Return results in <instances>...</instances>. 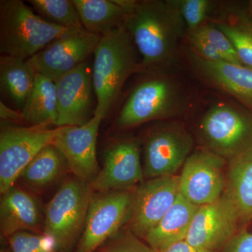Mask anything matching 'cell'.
Listing matches in <instances>:
<instances>
[{
	"instance_id": "f546056e",
	"label": "cell",
	"mask_w": 252,
	"mask_h": 252,
	"mask_svg": "<svg viewBox=\"0 0 252 252\" xmlns=\"http://www.w3.org/2000/svg\"><path fill=\"white\" fill-rule=\"evenodd\" d=\"M189 41L194 54L209 61H223L220 53L201 34L195 31H189Z\"/></svg>"
},
{
	"instance_id": "9c48e42d",
	"label": "cell",
	"mask_w": 252,
	"mask_h": 252,
	"mask_svg": "<svg viewBox=\"0 0 252 252\" xmlns=\"http://www.w3.org/2000/svg\"><path fill=\"white\" fill-rule=\"evenodd\" d=\"M180 105V94L171 81L163 78L147 79L131 93L119 113L117 125L127 128L167 118Z\"/></svg>"
},
{
	"instance_id": "4fadbf2b",
	"label": "cell",
	"mask_w": 252,
	"mask_h": 252,
	"mask_svg": "<svg viewBox=\"0 0 252 252\" xmlns=\"http://www.w3.org/2000/svg\"><path fill=\"white\" fill-rule=\"evenodd\" d=\"M238 210L224 193L216 201L199 207L185 240L195 248L216 252L237 233Z\"/></svg>"
},
{
	"instance_id": "d590c367",
	"label": "cell",
	"mask_w": 252,
	"mask_h": 252,
	"mask_svg": "<svg viewBox=\"0 0 252 252\" xmlns=\"http://www.w3.org/2000/svg\"><path fill=\"white\" fill-rule=\"evenodd\" d=\"M1 252H6V251H1Z\"/></svg>"
},
{
	"instance_id": "f1b7e54d",
	"label": "cell",
	"mask_w": 252,
	"mask_h": 252,
	"mask_svg": "<svg viewBox=\"0 0 252 252\" xmlns=\"http://www.w3.org/2000/svg\"><path fill=\"white\" fill-rule=\"evenodd\" d=\"M195 31L204 36L217 50L223 61L233 64H243L229 38L216 26H201Z\"/></svg>"
},
{
	"instance_id": "7c38bea8",
	"label": "cell",
	"mask_w": 252,
	"mask_h": 252,
	"mask_svg": "<svg viewBox=\"0 0 252 252\" xmlns=\"http://www.w3.org/2000/svg\"><path fill=\"white\" fill-rule=\"evenodd\" d=\"M193 145L190 135L177 124L152 131L144 145V176L153 179L176 175L190 155Z\"/></svg>"
},
{
	"instance_id": "52a82bcc",
	"label": "cell",
	"mask_w": 252,
	"mask_h": 252,
	"mask_svg": "<svg viewBox=\"0 0 252 252\" xmlns=\"http://www.w3.org/2000/svg\"><path fill=\"white\" fill-rule=\"evenodd\" d=\"M135 189L93 195L78 252H94L128 221Z\"/></svg>"
},
{
	"instance_id": "d4e9b609",
	"label": "cell",
	"mask_w": 252,
	"mask_h": 252,
	"mask_svg": "<svg viewBox=\"0 0 252 252\" xmlns=\"http://www.w3.org/2000/svg\"><path fill=\"white\" fill-rule=\"evenodd\" d=\"M28 2L49 22L68 29H84L72 0H29Z\"/></svg>"
},
{
	"instance_id": "1f68e13d",
	"label": "cell",
	"mask_w": 252,
	"mask_h": 252,
	"mask_svg": "<svg viewBox=\"0 0 252 252\" xmlns=\"http://www.w3.org/2000/svg\"><path fill=\"white\" fill-rule=\"evenodd\" d=\"M223 252H252V233L243 230L225 245Z\"/></svg>"
},
{
	"instance_id": "7402d4cb",
	"label": "cell",
	"mask_w": 252,
	"mask_h": 252,
	"mask_svg": "<svg viewBox=\"0 0 252 252\" xmlns=\"http://www.w3.org/2000/svg\"><path fill=\"white\" fill-rule=\"evenodd\" d=\"M83 27L89 32L101 36L120 27L126 13L112 0H72Z\"/></svg>"
},
{
	"instance_id": "5b68a950",
	"label": "cell",
	"mask_w": 252,
	"mask_h": 252,
	"mask_svg": "<svg viewBox=\"0 0 252 252\" xmlns=\"http://www.w3.org/2000/svg\"><path fill=\"white\" fill-rule=\"evenodd\" d=\"M50 126H1L0 132V192L14 187L23 170L46 146L52 144L64 127Z\"/></svg>"
},
{
	"instance_id": "44dd1931",
	"label": "cell",
	"mask_w": 252,
	"mask_h": 252,
	"mask_svg": "<svg viewBox=\"0 0 252 252\" xmlns=\"http://www.w3.org/2000/svg\"><path fill=\"white\" fill-rule=\"evenodd\" d=\"M36 72L28 60L6 55L0 57V89L23 110L31 94Z\"/></svg>"
},
{
	"instance_id": "e575fe53",
	"label": "cell",
	"mask_w": 252,
	"mask_h": 252,
	"mask_svg": "<svg viewBox=\"0 0 252 252\" xmlns=\"http://www.w3.org/2000/svg\"><path fill=\"white\" fill-rule=\"evenodd\" d=\"M250 9H251V12L252 14V1H250Z\"/></svg>"
},
{
	"instance_id": "d6986e66",
	"label": "cell",
	"mask_w": 252,
	"mask_h": 252,
	"mask_svg": "<svg viewBox=\"0 0 252 252\" xmlns=\"http://www.w3.org/2000/svg\"><path fill=\"white\" fill-rule=\"evenodd\" d=\"M198 208L180 194L166 215L144 237L149 246L159 252L185 240Z\"/></svg>"
},
{
	"instance_id": "30bf717a",
	"label": "cell",
	"mask_w": 252,
	"mask_h": 252,
	"mask_svg": "<svg viewBox=\"0 0 252 252\" xmlns=\"http://www.w3.org/2000/svg\"><path fill=\"white\" fill-rule=\"evenodd\" d=\"M102 36L84 29L73 30L50 43L28 60L38 74L56 82L94 54Z\"/></svg>"
},
{
	"instance_id": "cb8c5ba5",
	"label": "cell",
	"mask_w": 252,
	"mask_h": 252,
	"mask_svg": "<svg viewBox=\"0 0 252 252\" xmlns=\"http://www.w3.org/2000/svg\"><path fill=\"white\" fill-rule=\"evenodd\" d=\"M66 169L69 167L65 158L59 149L51 144L34 158L20 177L28 187L41 190L54 183Z\"/></svg>"
},
{
	"instance_id": "ba28073f",
	"label": "cell",
	"mask_w": 252,
	"mask_h": 252,
	"mask_svg": "<svg viewBox=\"0 0 252 252\" xmlns=\"http://www.w3.org/2000/svg\"><path fill=\"white\" fill-rule=\"evenodd\" d=\"M225 165L226 159L208 149L190 154L180 175L181 195L199 207L216 201L226 189Z\"/></svg>"
},
{
	"instance_id": "4316f807",
	"label": "cell",
	"mask_w": 252,
	"mask_h": 252,
	"mask_svg": "<svg viewBox=\"0 0 252 252\" xmlns=\"http://www.w3.org/2000/svg\"><path fill=\"white\" fill-rule=\"evenodd\" d=\"M8 240L12 252H55L57 248L54 239L45 233L18 232L9 237Z\"/></svg>"
},
{
	"instance_id": "4dcf8cb0",
	"label": "cell",
	"mask_w": 252,
	"mask_h": 252,
	"mask_svg": "<svg viewBox=\"0 0 252 252\" xmlns=\"http://www.w3.org/2000/svg\"><path fill=\"white\" fill-rule=\"evenodd\" d=\"M100 252H157L151 247L141 243L131 235H124L117 238L110 246Z\"/></svg>"
},
{
	"instance_id": "277c9868",
	"label": "cell",
	"mask_w": 252,
	"mask_h": 252,
	"mask_svg": "<svg viewBox=\"0 0 252 252\" xmlns=\"http://www.w3.org/2000/svg\"><path fill=\"white\" fill-rule=\"evenodd\" d=\"M207 149L231 160L252 148V112L227 103L214 105L199 125Z\"/></svg>"
},
{
	"instance_id": "8fae6325",
	"label": "cell",
	"mask_w": 252,
	"mask_h": 252,
	"mask_svg": "<svg viewBox=\"0 0 252 252\" xmlns=\"http://www.w3.org/2000/svg\"><path fill=\"white\" fill-rule=\"evenodd\" d=\"M180 191V175L149 179L135 189L129 217V228L144 238L158 224L175 203Z\"/></svg>"
},
{
	"instance_id": "6da1fadb",
	"label": "cell",
	"mask_w": 252,
	"mask_h": 252,
	"mask_svg": "<svg viewBox=\"0 0 252 252\" xmlns=\"http://www.w3.org/2000/svg\"><path fill=\"white\" fill-rule=\"evenodd\" d=\"M124 26L142 57L144 68L170 62L185 23L172 1H127Z\"/></svg>"
},
{
	"instance_id": "603a6c76",
	"label": "cell",
	"mask_w": 252,
	"mask_h": 252,
	"mask_svg": "<svg viewBox=\"0 0 252 252\" xmlns=\"http://www.w3.org/2000/svg\"><path fill=\"white\" fill-rule=\"evenodd\" d=\"M56 84L36 73L35 83L22 114L23 120L32 126H56L58 118Z\"/></svg>"
},
{
	"instance_id": "2e32d148",
	"label": "cell",
	"mask_w": 252,
	"mask_h": 252,
	"mask_svg": "<svg viewBox=\"0 0 252 252\" xmlns=\"http://www.w3.org/2000/svg\"><path fill=\"white\" fill-rule=\"evenodd\" d=\"M56 127L81 126L91 120L93 107L92 72L87 61L56 81Z\"/></svg>"
},
{
	"instance_id": "7a4b0ae2",
	"label": "cell",
	"mask_w": 252,
	"mask_h": 252,
	"mask_svg": "<svg viewBox=\"0 0 252 252\" xmlns=\"http://www.w3.org/2000/svg\"><path fill=\"white\" fill-rule=\"evenodd\" d=\"M135 43L124 24L102 36L94 52L93 85L97 103L94 115L104 119L124 83L137 69Z\"/></svg>"
},
{
	"instance_id": "9a60e30c",
	"label": "cell",
	"mask_w": 252,
	"mask_h": 252,
	"mask_svg": "<svg viewBox=\"0 0 252 252\" xmlns=\"http://www.w3.org/2000/svg\"><path fill=\"white\" fill-rule=\"evenodd\" d=\"M144 176L139 144L132 139L121 140L106 151L103 166L90 187L97 193L127 190L142 182Z\"/></svg>"
},
{
	"instance_id": "e0dca14e",
	"label": "cell",
	"mask_w": 252,
	"mask_h": 252,
	"mask_svg": "<svg viewBox=\"0 0 252 252\" xmlns=\"http://www.w3.org/2000/svg\"><path fill=\"white\" fill-rule=\"evenodd\" d=\"M195 70L213 85L238 99L252 111V68L226 61H209L190 51Z\"/></svg>"
},
{
	"instance_id": "836d02e7",
	"label": "cell",
	"mask_w": 252,
	"mask_h": 252,
	"mask_svg": "<svg viewBox=\"0 0 252 252\" xmlns=\"http://www.w3.org/2000/svg\"><path fill=\"white\" fill-rule=\"evenodd\" d=\"M0 117L1 120L11 121V122L23 120L21 112L9 108L1 101L0 102Z\"/></svg>"
},
{
	"instance_id": "ac0fdd59",
	"label": "cell",
	"mask_w": 252,
	"mask_h": 252,
	"mask_svg": "<svg viewBox=\"0 0 252 252\" xmlns=\"http://www.w3.org/2000/svg\"><path fill=\"white\" fill-rule=\"evenodd\" d=\"M41 213L36 199L19 187H11L2 194L0 203L1 234L6 238L28 230H37Z\"/></svg>"
},
{
	"instance_id": "83f0119b",
	"label": "cell",
	"mask_w": 252,
	"mask_h": 252,
	"mask_svg": "<svg viewBox=\"0 0 252 252\" xmlns=\"http://www.w3.org/2000/svg\"><path fill=\"white\" fill-rule=\"evenodd\" d=\"M174 4L189 31L200 27L211 9L212 2L207 0H175Z\"/></svg>"
},
{
	"instance_id": "3957f363",
	"label": "cell",
	"mask_w": 252,
	"mask_h": 252,
	"mask_svg": "<svg viewBox=\"0 0 252 252\" xmlns=\"http://www.w3.org/2000/svg\"><path fill=\"white\" fill-rule=\"evenodd\" d=\"M73 30L46 21L21 0L0 1L1 55L29 60Z\"/></svg>"
},
{
	"instance_id": "ffe728a7",
	"label": "cell",
	"mask_w": 252,
	"mask_h": 252,
	"mask_svg": "<svg viewBox=\"0 0 252 252\" xmlns=\"http://www.w3.org/2000/svg\"><path fill=\"white\" fill-rule=\"evenodd\" d=\"M242 221L252 220V148L229 160L225 190Z\"/></svg>"
},
{
	"instance_id": "5bb4252c",
	"label": "cell",
	"mask_w": 252,
	"mask_h": 252,
	"mask_svg": "<svg viewBox=\"0 0 252 252\" xmlns=\"http://www.w3.org/2000/svg\"><path fill=\"white\" fill-rule=\"evenodd\" d=\"M102 119L94 115L84 125L64 127L52 143L62 153L75 178L88 185L99 171L96 144Z\"/></svg>"
},
{
	"instance_id": "484cf974",
	"label": "cell",
	"mask_w": 252,
	"mask_h": 252,
	"mask_svg": "<svg viewBox=\"0 0 252 252\" xmlns=\"http://www.w3.org/2000/svg\"><path fill=\"white\" fill-rule=\"evenodd\" d=\"M215 26L229 38L242 63L252 68V26L223 23Z\"/></svg>"
},
{
	"instance_id": "8992f818",
	"label": "cell",
	"mask_w": 252,
	"mask_h": 252,
	"mask_svg": "<svg viewBox=\"0 0 252 252\" xmlns=\"http://www.w3.org/2000/svg\"><path fill=\"white\" fill-rule=\"evenodd\" d=\"M93 190L90 185L72 178L60 187L46 205L45 234L54 239L57 248H67L85 226Z\"/></svg>"
},
{
	"instance_id": "d6a6232c",
	"label": "cell",
	"mask_w": 252,
	"mask_h": 252,
	"mask_svg": "<svg viewBox=\"0 0 252 252\" xmlns=\"http://www.w3.org/2000/svg\"><path fill=\"white\" fill-rule=\"evenodd\" d=\"M157 252H216L210 251V250H203L193 247V245H190L187 243L186 240H182V241L177 242L170 246L164 249L161 251Z\"/></svg>"
}]
</instances>
